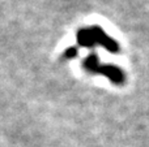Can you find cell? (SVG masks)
<instances>
[{"label": "cell", "instance_id": "cell-1", "mask_svg": "<svg viewBox=\"0 0 149 147\" xmlns=\"http://www.w3.org/2000/svg\"><path fill=\"white\" fill-rule=\"evenodd\" d=\"M76 55V49L74 48H70L67 52H65V56L67 57H72V56H74Z\"/></svg>", "mask_w": 149, "mask_h": 147}]
</instances>
